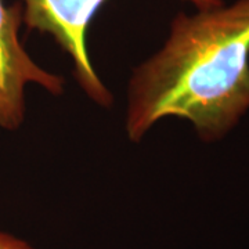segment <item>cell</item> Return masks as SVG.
<instances>
[{
    "label": "cell",
    "instance_id": "obj_1",
    "mask_svg": "<svg viewBox=\"0 0 249 249\" xmlns=\"http://www.w3.org/2000/svg\"><path fill=\"white\" fill-rule=\"evenodd\" d=\"M249 111V0L180 13L163 47L129 82L132 142L166 116L186 119L205 142L222 139Z\"/></svg>",
    "mask_w": 249,
    "mask_h": 249
},
{
    "label": "cell",
    "instance_id": "obj_2",
    "mask_svg": "<svg viewBox=\"0 0 249 249\" xmlns=\"http://www.w3.org/2000/svg\"><path fill=\"white\" fill-rule=\"evenodd\" d=\"M22 21L29 29L50 34L72 58L75 78L83 91L101 107L112 104V94L90 61L86 31L106 0H22ZM198 10L223 4V0H187Z\"/></svg>",
    "mask_w": 249,
    "mask_h": 249
},
{
    "label": "cell",
    "instance_id": "obj_3",
    "mask_svg": "<svg viewBox=\"0 0 249 249\" xmlns=\"http://www.w3.org/2000/svg\"><path fill=\"white\" fill-rule=\"evenodd\" d=\"M22 6H6L0 0V127L16 130L25 116V88L37 85L53 96L64 91L60 75L39 67L21 45L18 31Z\"/></svg>",
    "mask_w": 249,
    "mask_h": 249
},
{
    "label": "cell",
    "instance_id": "obj_4",
    "mask_svg": "<svg viewBox=\"0 0 249 249\" xmlns=\"http://www.w3.org/2000/svg\"><path fill=\"white\" fill-rule=\"evenodd\" d=\"M0 249H35L27 241L17 238L11 234L0 231Z\"/></svg>",
    "mask_w": 249,
    "mask_h": 249
}]
</instances>
